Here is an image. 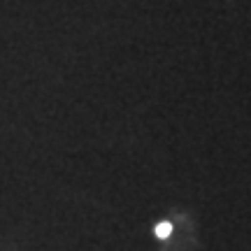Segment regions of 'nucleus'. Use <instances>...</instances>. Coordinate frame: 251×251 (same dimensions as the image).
Returning a JSON list of instances; mask_svg holds the SVG:
<instances>
[{
  "label": "nucleus",
  "instance_id": "f257e3e1",
  "mask_svg": "<svg viewBox=\"0 0 251 251\" xmlns=\"http://www.w3.org/2000/svg\"><path fill=\"white\" fill-rule=\"evenodd\" d=\"M170 230H172L170 224H158V228H156V235H158L161 240H165V237L170 235Z\"/></svg>",
  "mask_w": 251,
  "mask_h": 251
}]
</instances>
